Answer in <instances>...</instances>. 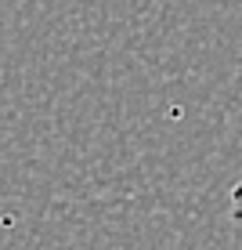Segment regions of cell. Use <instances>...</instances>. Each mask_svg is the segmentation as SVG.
<instances>
[{
	"label": "cell",
	"instance_id": "cell-1",
	"mask_svg": "<svg viewBox=\"0 0 242 250\" xmlns=\"http://www.w3.org/2000/svg\"><path fill=\"white\" fill-rule=\"evenodd\" d=\"M228 214H231V221L242 225V178L231 185V192H228Z\"/></svg>",
	"mask_w": 242,
	"mask_h": 250
}]
</instances>
